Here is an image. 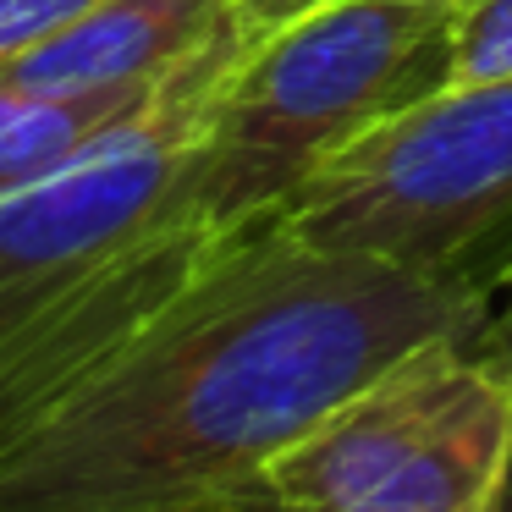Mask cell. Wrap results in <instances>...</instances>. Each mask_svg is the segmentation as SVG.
Here are the masks:
<instances>
[{"instance_id": "obj_7", "label": "cell", "mask_w": 512, "mask_h": 512, "mask_svg": "<svg viewBox=\"0 0 512 512\" xmlns=\"http://www.w3.org/2000/svg\"><path fill=\"white\" fill-rule=\"evenodd\" d=\"M243 45L232 0H100L94 12L0 67V89L28 94H105L160 89L199 61Z\"/></svg>"}, {"instance_id": "obj_5", "label": "cell", "mask_w": 512, "mask_h": 512, "mask_svg": "<svg viewBox=\"0 0 512 512\" xmlns=\"http://www.w3.org/2000/svg\"><path fill=\"white\" fill-rule=\"evenodd\" d=\"M221 243L226 237L210 226L177 221L0 325V457L94 386L105 364H116L122 347L221 254Z\"/></svg>"}, {"instance_id": "obj_11", "label": "cell", "mask_w": 512, "mask_h": 512, "mask_svg": "<svg viewBox=\"0 0 512 512\" xmlns=\"http://www.w3.org/2000/svg\"><path fill=\"white\" fill-rule=\"evenodd\" d=\"M320 6H331V0H232V23H237L243 50H254V45H265L270 34L292 28L298 17L320 12Z\"/></svg>"}, {"instance_id": "obj_4", "label": "cell", "mask_w": 512, "mask_h": 512, "mask_svg": "<svg viewBox=\"0 0 512 512\" xmlns=\"http://www.w3.org/2000/svg\"><path fill=\"white\" fill-rule=\"evenodd\" d=\"M226 67L199 72L144 116L111 127L72 166L0 193V325L67 292L144 237L193 221L188 166Z\"/></svg>"}, {"instance_id": "obj_14", "label": "cell", "mask_w": 512, "mask_h": 512, "mask_svg": "<svg viewBox=\"0 0 512 512\" xmlns=\"http://www.w3.org/2000/svg\"><path fill=\"white\" fill-rule=\"evenodd\" d=\"M485 512H512V457H507V468H501V485H496V496H490Z\"/></svg>"}, {"instance_id": "obj_9", "label": "cell", "mask_w": 512, "mask_h": 512, "mask_svg": "<svg viewBox=\"0 0 512 512\" xmlns=\"http://www.w3.org/2000/svg\"><path fill=\"white\" fill-rule=\"evenodd\" d=\"M512 78V0H457L452 6V83Z\"/></svg>"}, {"instance_id": "obj_10", "label": "cell", "mask_w": 512, "mask_h": 512, "mask_svg": "<svg viewBox=\"0 0 512 512\" xmlns=\"http://www.w3.org/2000/svg\"><path fill=\"white\" fill-rule=\"evenodd\" d=\"M94 6L100 0H0V67L45 45L50 34H61Z\"/></svg>"}, {"instance_id": "obj_6", "label": "cell", "mask_w": 512, "mask_h": 512, "mask_svg": "<svg viewBox=\"0 0 512 512\" xmlns=\"http://www.w3.org/2000/svg\"><path fill=\"white\" fill-rule=\"evenodd\" d=\"M485 380L490 369L457 336L413 347L265 463L281 512H358Z\"/></svg>"}, {"instance_id": "obj_8", "label": "cell", "mask_w": 512, "mask_h": 512, "mask_svg": "<svg viewBox=\"0 0 512 512\" xmlns=\"http://www.w3.org/2000/svg\"><path fill=\"white\" fill-rule=\"evenodd\" d=\"M232 56H243V45H226L221 56L199 61L193 72H182L177 83H160V89H105V94L0 89V193H17V188H28V182L50 177V171L72 166L94 138H105L111 127L144 116L149 105L177 94L182 83H193L199 72L226 67Z\"/></svg>"}, {"instance_id": "obj_2", "label": "cell", "mask_w": 512, "mask_h": 512, "mask_svg": "<svg viewBox=\"0 0 512 512\" xmlns=\"http://www.w3.org/2000/svg\"><path fill=\"white\" fill-rule=\"evenodd\" d=\"M452 83V6L331 0L243 50L215 83L188 215L221 237L276 221L342 149Z\"/></svg>"}, {"instance_id": "obj_3", "label": "cell", "mask_w": 512, "mask_h": 512, "mask_svg": "<svg viewBox=\"0 0 512 512\" xmlns=\"http://www.w3.org/2000/svg\"><path fill=\"white\" fill-rule=\"evenodd\" d=\"M496 303L512 276V78L457 83L325 160L276 215Z\"/></svg>"}, {"instance_id": "obj_1", "label": "cell", "mask_w": 512, "mask_h": 512, "mask_svg": "<svg viewBox=\"0 0 512 512\" xmlns=\"http://www.w3.org/2000/svg\"><path fill=\"white\" fill-rule=\"evenodd\" d=\"M490 309L281 221L248 226L94 386L0 457V512H160L265 479L347 391L424 342H474Z\"/></svg>"}, {"instance_id": "obj_12", "label": "cell", "mask_w": 512, "mask_h": 512, "mask_svg": "<svg viewBox=\"0 0 512 512\" xmlns=\"http://www.w3.org/2000/svg\"><path fill=\"white\" fill-rule=\"evenodd\" d=\"M501 292H507V303L490 309V320L479 325V336L468 347H474V358L490 369V375L512 386V276H507V287H501Z\"/></svg>"}, {"instance_id": "obj_13", "label": "cell", "mask_w": 512, "mask_h": 512, "mask_svg": "<svg viewBox=\"0 0 512 512\" xmlns=\"http://www.w3.org/2000/svg\"><path fill=\"white\" fill-rule=\"evenodd\" d=\"M160 512H281L270 479H248V485H226V490H210V496H193V501H177V507H160Z\"/></svg>"}]
</instances>
